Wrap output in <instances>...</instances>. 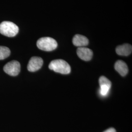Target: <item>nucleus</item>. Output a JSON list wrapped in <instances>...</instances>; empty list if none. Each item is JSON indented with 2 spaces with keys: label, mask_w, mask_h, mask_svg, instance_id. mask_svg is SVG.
I'll return each instance as SVG.
<instances>
[{
  "label": "nucleus",
  "mask_w": 132,
  "mask_h": 132,
  "mask_svg": "<svg viewBox=\"0 0 132 132\" xmlns=\"http://www.w3.org/2000/svg\"><path fill=\"white\" fill-rule=\"evenodd\" d=\"M48 67L50 70L63 75H67L71 72V67L70 65L62 59L53 60L50 63Z\"/></svg>",
  "instance_id": "nucleus-1"
},
{
  "label": "nucleus",
  "mask_w": 132,
  "mask_h": 132,
  "mask_svg": "<svg viewBox=\"0 0 132 132\" xmlns=\"http://www.w3.org/2000/svg\"><path fill=\"white\" fill-rule=\"evenodd\" d=\"M19 32L18 27L10 21H4L0 24V33L5 36L12 37Z\"/></svg>",
  "instance_id": "nucleus-2"
},
{
  "label": "nucleus",
  "mask_w": 132,
  "mask_h": 132,
  "mask_svg": "<svg viewBox=\"0 0 132 132\" xmlns=\"http://www.w3.org/2000/svg\"><path fill=\"white\" fill-rule=\"evenodd\" d=\"M57 43L53 38L45 37L40 38L37 42V46L41 50L51 52L57 47Z\"/></svg>",
  "instance_id": "nucleus-3"
},
{
  "label": "nucleus",
  "mask_w": 132,
  "mask_h": 132,
  "mask_svg": "<svg viewBox=\"0 0 132 132\" xmlns=\"http://www.w3.org/2000/svg\"><path fill=\"white\" fill-rule=\"evenodd\" d=\"M21 70V65L19 62L13 60L7 63L4 67V71L9 75L15 76L18 75Z\"/></svg>",
  "instance_id": "nucleus-4"
},
{
  "label": "nucleus",
  "mask_w": 132,
  "mask_h": 132,
  "mask_svg": "<svg viewBox=\"0 0 132 132\" xmlns=\"http://www.w3.org/2000/svg\"><path fill=\"white\" fill-rule=\"evenodd\" d=\"M43 65V60L42 58L39 57H32L29 61L27 68L28 71L34 72L40 69Z\"/></svg>",
  "instance_id": "nucleus-5"
},
{
  "label": "nucleus",
  "mask_w": 132,
  "mask_h": 132,
  "mask_svg": "<svg viewBox=\"0 0 132 132\" xmlns=\"http://www.w3.org/2000/svg\"><path fill=\"white\" fill-rule=\"evenodd\" d=\"M99 83L100 87V94L102 96H106L111 89V82L106 77L102 76L99 78Z\"/></svg>",
  "instance_id": "nucleus-6"
},
{
  "label": "nucleus",
  "mask_w": 132,
  "mask_h": 132,
  "mask_svg": "<svg viewBox=\"0 0 132 132\" xmlns=\"http://www.w3.org/2000/svg\"><path fill=\"white\" fill-rule=\"evenodd\" d=\"M77 54L81 59L88 61L91 60L93 55V51L88 47H79L77 50Z\"/></svg>",
  "instance_id": "nucleus-7"
},
{
  "label": "nucleus",
  "mask_w": 132,
  "mask_h": 132,
  "mask_svg": "<svg viewBox=\"0 0 132 132\" xmlns=\"http://www.w3.org/2000/svg\"><path fill=\"white\" fill-rule=\"evenodd\" d=\"M73 44L76 47H83L89 44V40L86 37L80 34H76L72 39Z\"/></svg>",
  "instance_id": "nucleus-8"
},
{
  "label": "nucleus",
  "mask_w": 132,
  "mask_h": 132,
  "mask_svg": "<svg viewBox=\"0 0 132 132\" xmlns=\"http://www.w3.org/2000/svg\"><path fill=\"white\" fill-rule=\"evenodd\" d=\"M116 51L119 55L128 56L132 53V46L129 44H125L117 47Z\"/></svg>",
  "instance_id": "nucleus-9"
},
{
  "label": "nucleus",
  "mask_w": 132,
  "mask_h": 132,
  "mask_svg": "<svg viewBox=\"0 0 132 132\" xmlns=\"http://www.w3.org/2000/svg\"><path fill=\"white\" fill-rule=\"evenodd\" d=\"M114 69L122 76H125L128 72V68L127 64L122 60H118L114 64Z\"/></svg>",
  "instance_id": "nucleus-10"
},
{
  "label": "nucleus",
  "mask_w": 132,
  "mask_h": 132,
  "mask_svg": "<svg viewBox=\"0 0 132 132\" xmlns=\"http://www.w3.org/2000/svg\"><path fill=\"white\" fill-rule=\"evenodd\" d=\"M10 54V48L4 46H0V60H4Z\"/></svg>",
  "instance_id": "nucleus-11"
},
{
  "label": "nucleus",
  "mask_w": 132,
  "mask_h": 132,
  "mask_svg": "<svg viewBox=\"0 0 132 132\" xmlns=\"http://www.w3.org/2000/svg\"><path fill=\"white\" fill-rule=\"evenodd\" d=\"M104 132H116V131L113 128H109L108 129H107V130H106Z\"/></svg>",
  "instance_id": "nucleus-12"
}]
</instances>
